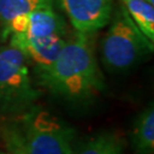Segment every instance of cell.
<instances>
[{
    "mask_svg": "<svg viewBox=\"0 0 154 154\" xmlns=\"http://www.w3.org/2000/svg\"><path fill=\"white\" fill-rule=\"evenodd\" d=\"M88 35L78 33L66 41L51 65L39 71L44 86L73 102L96 97L104 89V79Z\"/></svg>",
    "mask_w": 154,
    "mask_h": 154,
    "instance_id": "6da1fadb",
    "label": "cell"
},
{
    "mask_svg": "<svg viewBox=\"0 0 154 154\" xmlns=\"http://www.w3.org/2000/svg\"><path fill=\"white\" fill-rule=\"evenodd\" d=\"M4 134L11 154H73V130L46 111H33Z\"/></svg>",
    "mask_w": 154,
    "mask_h": 154,
    "instance_id": "7a4b0ae2",
    "label": "cell"
},
{
    "mask_svg": "<svg viewBox=\"0 0 154 154\" xmlns=\"http://www.w3.org/2000/svg\"><path fill=\"white\" fill-rule=\"evenodd\" d=\"M110 22L102 42V60L110 71H127L153 51V42L137 28L123 6L116 9Z\"/></svg>",
    "mask_w": 154,
    "mask_h": 154,
    "instance_id": "3957f363",
    "label": "cell"
},
{
    "mask_svg": "<svg viewBox=\"0 0 154 154\" xmlns=\"http://www.w3.org/2000/svg\"><path fill=\"white\" fill-rule=\"evenodd\" d=\"M38 96L25 53L13 45L0 50V110L23 111L31 107Z\"/></svg>",
    "mask_w": 154,
    "mask_h": 154,
    "instance_id": "277c9868",
    "label": "cell"
},
{
    "mask_svg": "<svg viewBox=\"0 0 154 154\" xmlns=\"http://www.w3.org/2000/svg\"><path fill=\"white\" fill-rule=\"evenodd\" d=\"M78 33L91 34L104 28L112 17V0H61Z\"/></svg>",
    "mask_w": 154,
    "mask_h": 154,
    "instance_id": "5b68a950",
    "label": "cell"
},
{
    "mask_svg": "<svg viewBox=\"0 0 154 154\" xmlns=\"http://www.w3.org/2000/svg\"><path fill=\"white\" fill-rule=\"evenodd\" d=\"M65 42L63 35H53L40 40H26L21 34H11V45L23 50L28 60L35 63L40 71L51 65Z\"/></svg>",
    "mask_w": 154,
    "mask_h": 154,
    "instance_id": "8992f818",
    "label": "cell"
},
{
    "mask_svg": "<svg viewBox=\"0 0 154 154\" xmlns=\"http://www.w3.org/2000/svg\"><path fill=\"white\" fill-rule=\"evenodd\" d=\"M64 31V21L51 6L31 13L26 32L21 35L26 40H40L53 35H63Z\"/></svg>",
    "mask_w": 154,
    "mask_h": 154,
    "instance_id": "52a82bcc",
    "label": "cell"
},
{
    "mask_svg": "<svg viewBox=\"0 0 154 154\" xmlns=\"http://www.w3.org/2000/svg\"><path fill=\"white\" fill-rule=\"evenodd\" d=\"M135 154H152L154 149V109L151 104L135 119L130 131Z\"/></svg>",
    "mask_w": 154,
    "mask_h": 154,
    "instance_id": "ba28073f",
    "label": "cell"
},
{
    "mask_svg": "<svg viewBox=\"0 0 154 154\" xmlns=\"http://www.w3.org/2000/svg\"><path fill=\"white\" fill-rule=\"evenodd\" d=\"M123 7L137 28L154 42V6L146 0H121Z\"/></svg>",
    "mask_w": 154,
    "mask_h": 154,
    "instance_id": "9c48e42d",
    "label": "cell"
},
{
    "mask_svg": "<svg viewBox=\"0 0 154 154\" xmlns=\"http://www.w3.org/2000/svg\"><path fill=\"white\" fill-rule=\"evenodd\" d=\"M53 0H0V23L4 32L17 16L30 15L45 7H51Z\"/></svg>",
    "mask_w": 154,
    "mask_h": 154,
    "instance_id": "30bf717a",
    "label": "cell"
},
{
    "mask_svg": "<svg viewBox=\"0 0 154 154\" xmlns=\"http://www.w3.org/2000/svg\"><path fill=\"white\" fill-rule=\"evenodd\" d=\"M125 140L114 132H102L88 139L73 154H123Z\"/></svg>",
    "mask_w": 154,
    "mask_h": 154,
    "instance_id": "8fae6325",
    "label": "cell"
},
{
    "mask_svg": "<svg viewBox=\"0 0 154 154\" xmlns=\"http://www.w3.org/2000/svg\"><path fill=\"white\" fill-rule=\"evenodd\" d=\"M149 4H151V5H153L154 6V0H146Z\"/></svg>",
    "mask_w": 154,
    "mask_h": 154,
    "instance_id": "7c38bea8",
    "label": "cell"
},
{
    "mask_svg": "<svg viewBox=\"0 0 154 154\" xmlns=\"http://www.w3.org/2000/svg\"><path fill=\"white\" fill-rule=\"evenodd\" d=\"M0 154H6V153H4V152H0Z\"/></svg>",
    "mask_w": 154,
    "mask_h": 154,
    "instance_id": "4fadbf2b",
    "label": "cell"
}]
</instances>
